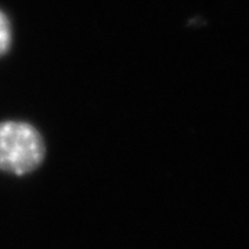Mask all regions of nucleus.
<instances>
[{
  "label": "nucleus",
  "instance_id": "f257e3e1",
  "mask_svg": "<svg viewBox=\"0 0 249 249\" xmlns=\"http://www.w3.org/2000/svg\"><path fill=\"white\" fill-rule=\"evenodd\" d=\"M45 140L35 126L22 121L0 122V169L10 175H28L43 162Z\"/></svg>",
  "mask_w": 249,
  "mask_h": 249
},
{
  "label": "nucleus",
  "instance_id": "f03ea898",
  "mask_svg": "<svg viewBox=\"0 0 249 249\" xmlns=\"http://www.w3.org/2000/svg\"><path fill=\"white\" fill-rule=\"evenodd\" d=\"M11 24H10L9 17L6 16L4 11L0 10V57L9 52L11 46Z\"/></svg>",
  "mask_w": 249,
  "mask_h": 249
}]
</instances>
